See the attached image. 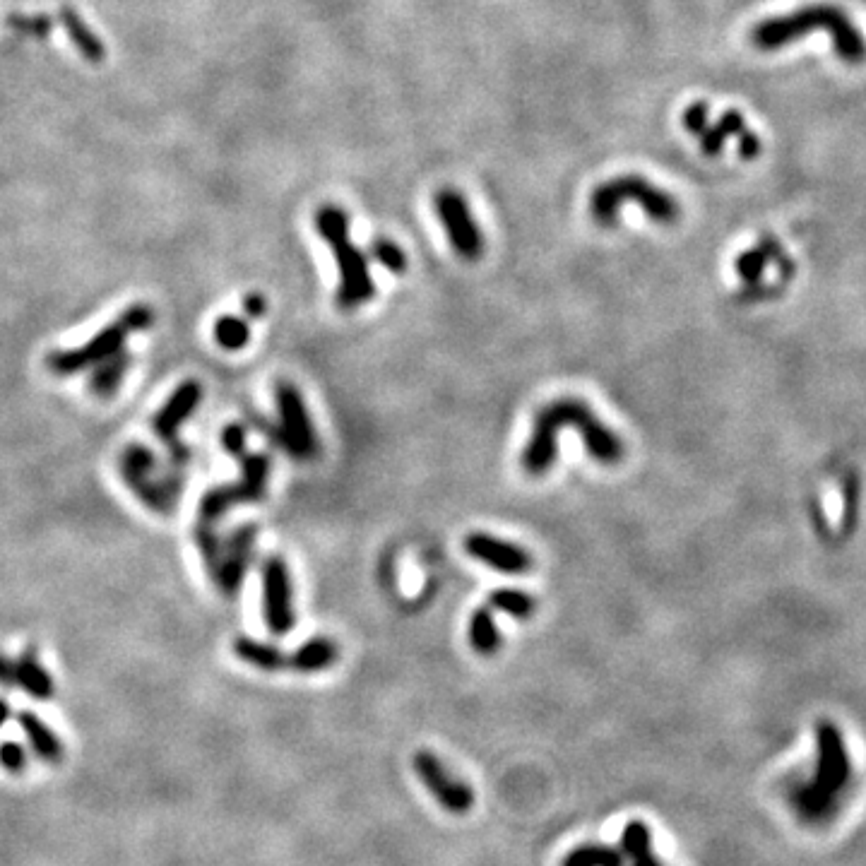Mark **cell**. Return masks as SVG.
<instances>
[{"label": "cell", "mask_w": 866, "mask_h": 866, "mask_svg": "<svg viewBox=\"0 0 866 866\" xmlns=\"http://www.w3.org/2000/svg\"><path fill=\"white\" fill-rule=\"evenodd\" d=\"M573 429L583 438L587 455L604 467H616L624 460L626 448L619 433H614L592 412L590 405L578 397L551 400L535 414L530 441L520 455V465L532 477H542L559 458V433Z\"/></svg>", "instance_id": "1"}, {"label": "cell", "mask_w": 866, "mask_h": 866, "mask_svg": "<svg viewBox=\"0 0 866 866\" xmlns=\"http://www.w3.org/2000/svg\"><path fill=\"white\" fill-rule=\"evenodd\" d=\"M826 29L833 37L835 53L845 63H862L866 58V44L859 29L852 25L850 17L835 5H806L790 15L768 17L751 29V44L761 51H777L792 41L802 39L804 34Z\"/></svg>", "instance_id": "2"}, {"label": "cell", "mask_w": 866, "mask_h": 866, "mask_svg": "<svg viewBox=\"0 0 866 866\" xmlns=\"http://www.w3.org/2000/svg\"><path fill=\"white\" fill-rule=\"evenodd\" d=\"M316 229L335 255L337 270H340V287H337V306L342 311L369 304L376 296V282L371 277L369 255H366L349 236L352 219L340 205H320L316 212Z\"/></svg>", "instance_id": "3"}, {"label": "cell", "mask_w": 866, "mask_h": 866, "mask_svg": "<svg viewBox=\"0 0 866 866\" xmlns=\"http://www.w3.org/2000/svg\"><path fill=\"white\" fill-rule=\"evenodd\" d=\"M636 203L643 207L648 219L657 224H674L681 217V205L674 195L636 174L616 176L604 181L590 195V217L599 227H612L619 222L621 207Z\"/></svg>", "instance_id": "4"}, {"label": "cell", "mask_w": 866, "mask_h": 866, "mask_svg": "<svg viewBox=\"0 0 866 866\" xmlns=\"http://www.w3.org/2000/svg\"><path fill=\"white\" fill-rule=\"evenodd\" d=\"M154 313L147 304H133L121 313L116 323L106 325V328L94 335L90 342H85L77 349H61L46 357V366L53 376H73L77 371L94 369L99 361L114 357L116 352L126 349L123 344L133 332H142L152 325Z\"/></svg>", "instance_id": "5"}, {"label": "cell", "mask_w": 866, "mask_h": 866, "mask_svg": "<svg viewBox=\"0 0 866 866\" xmlns=\"http://www.w3.org/2000/svg\"><path fill=\"white\" fill-rule=\"evenodd\" d=\"M275 400H277V414L280 421L277 424H268V421L260 419L258 429L275 443L277 448H282L284 453L292 455L296 460H313L318 455L320 443L318 433L313 429L311 414H308L304 397H301L296 385L282 381L275 388Z\"/></svg>", "instance_id": "6"}, {"label": "cell", "mask_w": 866, "mask_h": 866, "mask_svg": "<svg viewBox=\"0 0 866 866\" xmlns=\"http://www.w3.org/2000/svg\"><path fill=\"white\" fill-rule=\"evenodd\" d=\"M847 777H850V758H847L838 727L821 722L818 725V773L814 782L799 792V806H802L799 811H804L806 818L826 814L830 794L838 792Z\"/></svg>", "instance_id": "7"}, {"label": "cell", "mask_w": 866, "mask_h": 866, "mask_svg": "<svg viewBox=\"0 0 866 866\" xmlns=\"http://www.w3.org/2000/svg\"><path fill=\"white\" fill-rule=\"evenodd\" d=\"M241 460V477L239 482L215 486L203 496L200 501V523L212 525L222 518L224 513L236 506H248V503L263 501L268 494V482L272 472V460L263 453L243 455Z\"/></svg>", "instance_id": "8"}, {"label": "cell", "mask_w": 866, "mask_h": 866, "mask_svg": "<svg viewBox=\"0 0 866 866\" xmlns=\"http://www.w3.org/2000/svg\"><path fill=\"white\" fill-rule=\"evenodd\" d=\"M200 400H203V385H200V381H183L171 393L169 400L164 402L162 409L152 417L154 436L169 450V467H174V470H183L188 460H191V450L181 443L179 431L183 421L193 417Z\"/></svg>", "instance_id": "9"}, {"label": "cell", "mask_w": 866, "mask_h": 866, "mask_svg": "<svg viewBox=\"0 0 866 866\" xmlns=\"http://www.w3.org/2000/svg\"><path fill=\"white\" fill-rule=\"evenodd\" d=\"M433 210H436L438 222L446 229V236L453 246V251L462 260H479L484 255V234L479 229L477 219L472 217L470 203L460 191L455 188H441L433 198Z\"/></svg>", "instance_id": "10"}, {"label": "cell", "mask_w": 866, "mask_h": 866, "mask_svg": "<svg viewBox=\"0 0 866 866\" xmlns=\"http://www.w3.org/2000/svg\"><path fill=\"white\" fill-rule=\"evenodd\" d=\"M412 768L421 780V785L441 804L443 811H448V814L453 816H465L474 809L477 794H474L470 782L450 773L448 765L433 751L419 749L414 753Z\"/></svg>", "instance_id": "11"}, {"label": "cell", "mask_w": 866, "mask_h": 866, "mask_svg": "<svg viewBox=\"0 0 866 866\" xmlns=\"http://www.w3.org/2000/svg\"><path fill=\"white\" fill-rule=\"evenodd\" d=\"M263 616L272 636H287L296 626L292 573L282 556L263 563Z\"/></svg>", "instance_id": "12"}, {"label": "cell", "mask_w": 866, "mask_h": 866, "mask_svg": "<svg viewBox=\"0 0 866 866\" xmlns=\"http://www.w3.org/2000/svg\"><path fill=\"white\" fill-rule=\"evenodd\" d=\"M255 537H258V527L246 525L231 532L227 539H222V549H219V559L212 568L210 580L217 585V590L224 597H234L246 578L248 566H251Z\"/></svg>", "instance_id": "13"}, {"label": "cell", "mask_w": 866, "mask_h": 866, "mask_svg": "<svg viewBox=\"0 0 866 866\" xmlns=\"http://www.w3.org/2000/svg\"><path fill=\"white\" fill-rule=\"evenodd\" d=\"M462 547L474 561L484 563V566L494 568L498 573L523 575L535 566V559L525 547L508 542V539H498L489 535V532H470L465 542H462Z\"/></svg>", "instance_id": "14"}, {"label": "cell", "mask_w": 866, "mask_h": 866, "mask_svg": "<svg viewBox=\"0 0 866 866\" xmlns=\"http://www.w3.org/2000/svg\"><path fill=\"white\" fill-rule=\"evenodd\" d=\"M337 660H340V648H337L335 640L318 636L306 640L292 655H287V669L299 674H316L330 669Z\"/></svg>", "instance_id": "15"}, {"label": "cell", "mask_w": 866, "mask_h": 866, "mask_svg": "<svg viewBox=\"0 0 866 866\" xmlns=\"http://www.w3.org/2000/svg\"><path fill=\"white\" fill-rule=\"evenodd\" d=\"M17 722H20L22 732L27 734L29 744H32V751L37 753V758H41V761L46 763L63 761V741L56 737V732H53L41 717L34 715L32 710H22V713L17 715Z\"/></svg>", "instance_id": "16"}, {"label": "cell", "mask_w": 866, "mask_h": 866, "mask_svg": "<svg viewBox=\"0 0 866 866\" xmlns=\"http://www.w3.org/2000/svg\"><path fill=\"white\" fill-rule=\"evenodd\" d=\"M621 852L626 857V866H667L655 854L652 847V833L648 823L628 821L621 833Z\"/></svg>", "instance_id": "17"}, {"label": "cell", "mask_w": 866, "mask_h": 866, "mask_svg": "<svg viewBox=\"0 0 866 866\" xmlns=\"http://www.w3.org/2000/svg\"><path fill=\"white\" fill-rule=\"evenodd\" d=\"M58 22H61V27L68 32V37L73 44L77 46V51L82 53V56L87 58L90 63H102L106 58V46L102 44V39L97 37V34L92 32L90 27L85 25V20H82L80 13L73 8H68V5H63L61 10H58Z\"/></svg>", "instance_id": "18"}, {"label": "cell", "mask_w": 866, "mask_h": 866, "mask_svg": "<svg viewBox=\"0 0 866 866\" xmlns=\"http://www.w3.org/2000/svg\"><path fill=\"white\" fill-rule=\"evenodd\" d=\"M780 260V243L770 236L758 241V246L749 248L737 258V275L746 287H753L763 280V272L768 268V263Z\"/></svg>", "instance_id": "19"}, {"label": "cell", "mask_w": 866, "mask_h": 866, "mask_svg": "<svg viewBox=\"0 0 866 866\" xmlns=\"http://www.w3.org/2000/svg\"><path fill=\"white\" fill-rule=\"evenodd\" d=\"M128 369H130V354L126 349H121V352H116L114 357L99 361V364L94 366L90 378V390L97 397H102V400H109V397H114L118 393V388H121Z\"/></svg>", "instance_id": "20"}, {"label": "cell", "mask_w": 866, "mask_h": 866, "mask_svg": "<svg viewBox=\"0 0 866 866\" xmlns=\"http://www.w3.org/2000/svg\"><path fill=\"white\" fill-rule=\"evenodd\" d=\"M234 652L241 662L251 664V667L260 669V672H282L287 669V655L280 648L268 643H260L248 636H241L234 640Z\"/></svg>", "instance_id": "21"}, {"label": "cell", "mask_w": 866, "mask_h": 866, "mask_svg": "<svg viewBox=\"0 0 866 866\" xmlns=\"http://www.w3.org/2000/svg\"><path fill=\"white\" fill-rule=\"evenodd\" d=\"M15 684L22 686L32 698L37 701H49L53 696V679L41 667L32 650H27L25 655H20V660L15 662Z\"/></svg>", "instance_id": "22"}, {"label": "cell", "mask_w": 866, "mask_h": 866, "mask_svg": "<svg viewBox=\"0 0 866 866\" xmlns=\"http://www.w3.org/2000/svg\"><path fill=\"white\" fill-rule=\"evenodd\" d=\"M118 467H121L123 479H126V484L133 491L159 472V462L154 458V453L147 446H140V443H130V446L123 450Z\"/></svg>", "instance_id": "23"}, {"label": "cell", "mask_w": 866, "mask_h": 866, "mask_svg": "<svg viewBox=\"0 0 866 866\" xmlns=\"http://www.w3.org/2000/svg\"><path fill=\"white\" fill-rule=\"evenodd\" d=\"M470 645L479 655L491 657L501 650L503 636L498 631L494 612L489 607H479L470 619Z\"/></svg>", "instance_id": "24"}, {"label": "cell", "mask_w": 866, "mask_h": 866, "mask_svg": "<svg viewBox=\"0 0 866 866\" xmlns=\"http://www.w3.org/2000/svg\"><path fill=\"white\" fill-rule=\"evenodd\" d=\"M561 866H626V857L619 845H604V842H585L573 847L563 857Z\"/></svg>", "instance_id": "25"}, {"label": "cell", "mask_w": 866, "mask_h": 866, "mask_svg": "<svg viewBox=\"0 0 866 866\" xmlns=\"http://www.w3.org/2000/svg\"><path fill=\"white\" fill-rule=\"evenodd\" d=\"M744 130H746L744 116H741L737 109H729L722 114V118L715 123V126H710L708 123V128L698 135V140H701V150L708 154V157H717V154L722 152V147H725V142L729 138H739Z\"/></svg>", "instance_id": "26"}, {"label": "cell", "mask_w": 866, "mask_h": 866, "mask_svg": "<svg viewBox=\"0 0 866 866\" xmlns=\"http://www.w3.org/2000/svg\"><path fill=\"white\" fill-rule=\"evenodd\" d=\"M491 609L510 616L515 621H530L537 612V599L518 587H501L489 595Z\"/></svg>", "instance_id": "27"}, {"label": "cell", "mask_w": 866, "mask_h": 866, "mask_svg": "<svg viewBox=\"0 0 866 866\" xmlns=\"http://www.w3.org/2000/svg\"><path fill=\"white\" fill-rule=\"evenodd\" d=\"M215 340L224 352H241L251 342V328L243 318L222 316L215 323Z\"/></svg>", "instance_id": "28"}, {"label": "cell", "mask_w": 866, "mask_h": 866, "mask_svg": "<svg viewBox=\"0 0 866 866\" xmlns=\"http://www.w3.org/2000/svg\"><path fill=\"white\" fill-rule=\"evenodd\" d=\"M369 255L376 260L378 265H383L385 270L393 272V275H405L407 272V253L390 239H373L369 246Z\"/></svg>", "instance_id": "29"}, {"label": "cell", "mask_w": 866, "mask_h": 866, "mask_svg": "<svg viewBox=\"0 0 866 866\" xmlns=\"http://www.w3.org/2000/svg\"><path fill=\"white\" fill-rule=\"evenodd\" d=\"M8 27L17 34H25V37L34 39H46L53 29V20L49 15H25V13H13L8 15Z\"/></svg>", "instance_id": "30"}, {"label": "cell", "mask_w": 866, "mask_h": 866, "mask_svg": "<svg viewBox=\"0 0 866 866\" xmlns=\"http://www.w3.org/2000/svg\"><path fill=\"white\" fill-rule=\"evenodd\" d=\"M681 123H684L686 133L691 135H701L705 128H708L710 123V109L705 102H693L691 106H686L684 116H681Z\"/></svg>", "instance_id": "31"}, {"label": "cell", "mask_w": 866, "mask_h": 866, "mask_svg": "<svg viewBox=\"0 0 866 866\" xmlns=\"http://www.w3.org/2000/svg\"><path fill=\"white\" fill-rule=\"evenodd\" d=\"M0 765L13 775L22 773L27 768V751L17 741H5L0 744Z\"/></svg>", "instance_id": "32"}, {"label": "cell", "mask_w": 866, "mask_h": 866, "mask_svg": "<svg viewBox=\"0 0 866 866\" xmlns=\"http://www.w3.org/2000/svg\"><path fill=\"white\" fill-rule=\"evenodd\" d=\"M222 448L231 458H243V455H246V426L229 424L227 429L222 431Z\"/></svg>", "instance_id": "33"}, {"label": "cell", "mask_w": 866, "mask_h": 866, "mask_svg": "<svg viewBox=\"0 0 866 866\" xmlns=\"http://www.w3.org/2000/svg\"><path fill=\"white\" fill-rule=\"evenodd\" d=\"M265 308H268V304H265L263 294H248L246 299H243V311H246L248 318L265 316Z\"/></svg>", "instance_id": "34"}, {"label": "cell", "mask_w": 866, "mask_h": 866, "mask_svg": "<svg viewBox=\"0 0 866 866\" xmlns=\"http://www.w3.org/2000/svg\"><path fill=\"white\" fill-rule=\"evenodd\" d=\"M0 686H15V662L0 655Z\"/></svg>", "instance_id": "35"}, {"label": "cell", "mask_w": 866, "mask_h": 866, "mask_svg": "<svg viewBox=\"0 0 866 866\" xmlns=\"http://www.w3.org/2000/svg\"><path fill=\"white\" fill-rule=\"evenodd\" d=\"M8 717H10V705L5 703V701H0V727H3L5 722H8Z\"/></svg>", "instance_id": "36"}]
</instances>
